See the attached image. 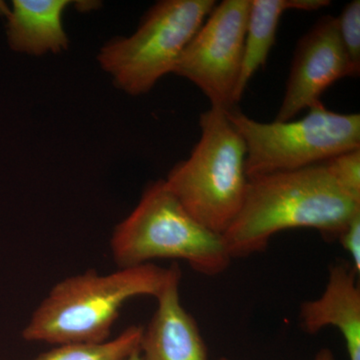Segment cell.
<instances>
[{
    "label": "cell",
    "instance_id": "5b68a950",
    "mask_svg": "<svg viewBox=\"0 0 360 360\" xmlns=\"http://www.w3.org/2000/svg\"><path fill=\"white\" fill-rule=\"evenodd\" d=\"M217 4L214 0H162L148 9L129 37L110 40L98 63L130 96L148 94L174 73L182 52Z\"/></svg>",
    "mask_w": 360,
    "mask_h": 360
},
{
    "label": "cell",
    "instance_id": "7a4b0ae2",
    "mask_svg": "<svg viewBox=\"0 0 360 360\" xmlns=\"http://www.w3.org/2000/svg\"><path fill=\"white\" fill-rule=\"evenodd\" d=\"M179 264L124 267L110 274L94 269L56 284L22 331L27 341L49 345L101 343L110 338L120 310L136 296L158 297Z\"/></svg>",
    "mask_w": 360,
    "mask_h": 360
},
{
    "label": "cell",
    "instance_id": "52a82bcc",
    "mask_svg": "<svg viewBox=\"0 0 360 360\" xmlns=\"http://www.w3.org/2000/svg\"><path fill=\"white\" fill-rule=\"evenodd\" d=\"M250 0L215 4L177 61L174 73L198 87L212 108H236Z\"/></svg>",
    "mask_w": 360,
    "mask_h": 360
},
{
    "label": "cell",
    "instance_id": "9c48e42d",
    "mask_svg": "<svg viewBox=\"0 0 360 360\" xmlns=\"http://www.w3.org/2000/svg\"><path fill=\"white\" fill-rule=\"evenodd\" d=\"M181 270L175 269L141 341L142 360H207V347L198 322L180 302Z\"/></svg>",
    "mask_w": 360,
    "mask_h": 360
},
{
    "label": "cell",
    "instance_id": "277c9868",
    "mask_svg": "<svg viewBox=\"0 0 360 360\" xmlns=\"http://www.w3.org/2000/svg\"><path fill=\"white\" fill-rule=\"evenodd\" d=\"M200 127V139L191 156L177 163L165 182L194 219L224 236L245 201V144L220 108L203 112Z\"/></svg>",
    "mask_w": 360,
    "mask_h": 360
},
{
    "label": "cell",
    "instance_id": "ac0fdd59",
    "mask_svg": "<svg viewBox=\"0 0 360 360\" xmlns=\"http://www.w3.org/2000/svg\"><path fill=\"white\" fill-rule=\"evenodd\" d=\"M125 360H142L141 356V352H134V354L130 355L129 359H127Z\"/></svg>",
    "mask_w": 360,
    "mask_h": 360
},
{
    "label": "cell",
    "instance_id": "3957f363",
    "mask_svg": "<svg viewBox=\"0 0 360 360\" xmlns=\"http://www.w3.org/2000/svg\"><path fill=\"white\" fill-rule=\"evenodd\" d=\"M120 269L182 260L203 276L229 269L232 258L224 238L193 219L168 189L165 180L149 184L131 213L116 225L110 240Z\"/></svg>",
    "mask_w": 360,
    "mask_h": 360
},
{
    "label": "cell",
    "instance_id": "5bb4252c",
    "mask_svg": "<svg viewBox=\"0 0 360 360\" xmlns=\"http://www.w3.org/2000/svg\"><path fill=\"white\" fill-rule=\"evenodd\" d=\"M324 165L338 186L360 202V148L333 156Z\"/></svg>",
    "mask_w": 360,
    "mask_h": 360
},
{
    "label": "cell",
    "instance_id": "4fadbf2b",
    "mask_svg": "<svg viewBox=\"0 0 360 360\" xmlns=\"http://www.w3.org/2000/svg\"><path fill=\"white\" fill-rule=\"evenodd\" d=\"M143 326H131L115 340L101 343L58 345L32 360H125L139 352Z\"/></svg>",
    "mask_w": 360,
    "mask_h": 360
},
{
    "label": "cell",
    "instance_id": "6da1fadb",
    "mask_svg": "<svg viewBox=\"0 0 360 360\" xmlns=\"http://www.w3.org/2000/svg\"><path fill=\"white\" fill-rule=\"evenodd\" d=\"M359 213L360 202L322 162L248 179L240 212L222 238L231 258L262 252L274 234L288 229H311L326 240H338Z\"/></svg>",
    "mask_w": 360,
    "mask_h": 360
},
{
    "label": "cell",
    "instance_id": "2e32d148",
    "mask_svg": "<svg viewBox=\"0 0 360 360\" xmlns=\"http://www.w3.org/2000/svg\"><path fill=\"white\" fill-rule=\"evenodd\" d=\"M338 241L349 255L352 264H350L357 274L360 272V213L350 220L343 231L341 232Z\"/></svg>",
    "mask_w": 360,
    "mask_h": 360
},
{
    "label": "cell",
    "instance_id": "7c38bea8",
    "mask_svg": "<svg viewBox=\"0 0 360 360\" xmlns=\"http://www.w3.org/2000/svg\"><path fill=\"white\" fill-rule=\"evenodd\" d=\"M329 4L328 0H250L245 58L236 89V103L243 98L251 78L266 63L283 14L288 11H319Z\"/></svg>",
    "mask_w": 360,
    "mask_h": 360
},
{
    "label": "cell",
    "instance_id": "8992f818",
    "mask_svg": "<svg viewBox=\"0 0 360 360\" xmlns=\"http://www.w3.org/2000/svg\"><path fill=\"white\" fill-rule=\"evenodd\" d=\"M225 111L245 141L248 179L302 169L360 148L359 113L335 112L321 101L304 117L284 122H259L236 108Z\"/></svg>",
    "mask_w": 360,
    "mask_h": 360
},
{
    "label": "cell",
    "instance_id": "30bf717a",
    "mask_svg": "<svg viewBox=\"0 0 360 360\" xmlns=\"http://www.w3.org/2000/svg\"><path fill=\"white\" fill-rule=\"evenodd\" d=\"M352 265L329 269L326 290L317 300L300 305V326L309 335L335 326L342 333L349 360H360V288Z\"/></svg>",
    "mask_w": 360,
    "mask_h": 360
},
{
    "label": "cell",
    "instance_id": "e0dca14e",
    "mask_svg": "<svg viewBox=\"0 0 360 360\" xmlns=\"http://www.w3.org/2000/svg\"><path fill=\"white\" fill-rule=\"evenodd\" d=\"M219 360H231L229 359H225V357H221ZM314 360H335V354L331 352L329 348H321L317 354L315 355Z\"/></svg>",
    "mask_w": 360,
    "mask_h": 360
},
{
    "label": "cell",
    "instance_id": "8fae6325",
    "mask_svg": "<svg viewBox=\"0 0 360 360\" xmlns=\"http://www.w3.org/2000/svg\"><path fill=\"white\" fill-rule=\"evenodd\" d=\"M68 0H14L6 11L7 39L13 51L30 56L58 54L68 49L63 16Z\"/></svg>",
    "mask_w": 360,
    "mask_h": 360
},
{
    "label": "cell",
    "instance_id": "9a60e30c",
    "mask_svg": "<svg viewBox=\"0 0 360 360\" xmlns=\"http://www.w3.org/2000/svg\"><path fill=\"white\" fill-rule=\"evenodd\" d=\"M338 18L341 42L350 63L360 72V1L354 0L343 8Z\"/></svg>",
    "mask_w": 360,
    "mask_h": 360
},
{
    "label": "cell",
    "instance_id": "ba28073f",
    "mask_svg": "<svg viewBox=\"0 0 360 360\" xmlns=\"http://www.w3.org/2000/svg\"><path fill=\"white\" fill-rule=\"evenodd\" d=\"M359 75L348 58L338 32V18L326 15L300 39L293 56L285 94L274 122H290L321 103L328 87Z\"/></svg>",
    "mask_w": 360,
    "mask_h": 360
}]
</instances>
